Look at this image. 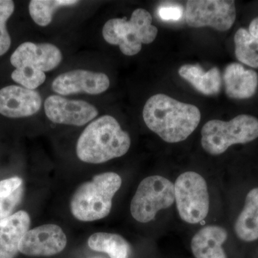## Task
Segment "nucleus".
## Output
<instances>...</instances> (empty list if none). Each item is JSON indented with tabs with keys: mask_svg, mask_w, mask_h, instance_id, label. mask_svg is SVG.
Here are the masks:
<instances>
[{
	"mask_svg": "<svg viewBox=\"0 0 258 258\" xmlns=\"http://www.w3.org/2000/svg\"><path fill=\"white\" fill-rule=\"evenodd\" d=\"M146 125L167 143L186 140L198 128L201 113L198 107L165 94L151 97L143 110Z\"/></svg>",
	"mask_w": 258,
	"mask_h": 258,
	"instance_id": "obj_1",
	"label": "nucleus"
},
{
	"mask_svg": "<svg viewBox=\"0 0 258 258\" xmlns=\"http://www.w3.org/2000/svg\"><path fill=\"white\" fill-rule=\"evenodd\" d=\"M131 138L117 120L103 115L86 127L78 140L76 153L80 160L102 164L128 152Z\"/></svg>",
	"mask_w": 258,
	"mask_h": 258,
	"instance_id": "obj_2",
	"label": "nucleus"
},
{
	"mask_svg": "<svg viewBox=\"0 0 258 258\" xmlns=\"http://www.w3.org/2000/svg\"><path fill=\"white\" fill-rule=\"evenodd\" d=\"M122 184L121 177L114 172H105L83 183L71 200V211L82 222H93L108 216L112 200Z\"/></svg>",
	"mask_w": 258,
	"mask_h": 258,
	"instance_id": "obj_3",
	"label": "nucleus"
},
{
	"mask_svg": "<svg viewBox=\"0 0 258 258\" xmlns=\"http://www.w3.org/2000/svg\"><path fill=\"white\" fill-rule=\"evenodd\" d=\"M158 29L152 25V17L145 9L134 10L129 20L111 19L103 28L104 40L118 45L122 53L132 56L142 50V44L152 43L157 36Z\"/></svg>",
	"mask_w": 258,
	"mask_h": 258,
	"instance_id": "obj_4",
	"label": "nucleus"
},
{
	"mask_svg": "<svg viewBox=\"0 0 258 258\" xmlns=\"http://www.w3.org/2000/svg\"><path fill=\"white\" fill-rule=\"evenodd\" d=\"M201 143L205 152L220 155L234 144H247L258 137V119L252 115H237L230 121L213 119L202 129Z\"/></svg>",
	"mask_w": 258,
	"mask_h": 258,
	"instance_id": "obj_5",
	"label": "nucleus"
},
{
	"mask_svg": "<svg viewBox=\"0 0 258 258\" xmlns=\"http://www.w3.org/2000/svg\"><path fill=\"white\" fill-rule=\"evenodd\" d=\"M175 202L174 184L164 176H148L139 184L131 203V213L137 221L147 223L161 210Z\"/></svg>",
	"mask_w": 258,
	"mask_h": 258,
	"instance_id": "obj_6",
	"label": "nucleus"
},
{
	"mask_svg": "<svg viewBox=\"0 0 258 258\" xmlns=\"http://www.w3.org/2000/svg\"><path fill=\"white\" fill-rule=\"evenodd\" d=\"M176 208L181 220L198 224L208 216L210 197L208 185L203 176L186 171L178 176L174 184Z\"/></svg>",
	"mask_w": 258,
	"mask_h": 258,
	"instance_id": "obj_7",
	"label": "nucleus"
},
{
	"mask_svg": "<svg viewBox=\"0 0 258 258\" xmlns=\"http://www.w3.org/2000/svg\"><path fill=\"white\" fill-rule=\"evenodd\" d=\"M185 20L191 28H211L225 32L236 19L235 2L232 0H190L186 2Z\"/></svg>",
	"mask_w": 258,
	"mask_h": 258,
	"instance_id": "obj_8",
	"label": "nucleus"
},
{
	"mask_svg": "<svg viewBox=\"0 0 258 258\" xmlns=\"http://www.w3.org/2000/svg\"><path fill=\"white\" fill-rule=\"evenodd\" d=\"M67 244V237L60 226L48 224L29 230L20 244V252L28 256L55 255Z\"/></svg>",
	"mask_w": 258,
	"mask_h": 258,
	"instance_id": "obj_9",
	"label": "nucleus"
},
{
	"mask_svg": "<svg viewBox=\"0 0 258 258\" xmlns=\"http://www.w3.org/2000/svg\"><path fill=\"white\" fill-rule=\"evenodd\" d=\"M47 118L59 124L81 126L96 118L98 110L87 102L69 100L60 96H50L45 100Z\"/></svg>",
	"mask_w": 258,
	"mask_h": 258,
	"instance_id": "obj_10",
	"label": "nucleus"
},
{
	"mask_svg": "<svg viewBox=\"0 0 258 258\" xmlns=\"http://www.w3.org/2000/svg\"><path fill=\"white\" fill-rule=\"evenodd\" d=\"M60 50L50 43L24 42L13 52L10 62L16 69L47 71L55 69L62 61Z\"/></svg>",
	"mask_w": 258,
	"mask_h": 258,
	"instance_id": "obj_11",
	"label": "nucleus"
},
{
	"mask_svg": "<svg viewBox=\"0 0 258 258\" xmlns=\"http://www.w3.org/2000/svg\"><path fill=\"white\" fill-rule=\"evenodd\" d=\"M109 86V79L106 74L83 70L64 73L57 76L52 84L53 91L60 95L79 93L100 94Z\"/></svg>",
	"mask_w": 258,
	"mask_h": 258,
	"instance_id": "obj_12",
	"label": "nucleus"
},
{
	"mask_svg": "<svg viewBox=\"0 0 258 258\" xmlns=\"http://www.w3.org/2000/svg\"><path fill=\"white\" fill-rule=\"evenodd\" d=\"M42 106L40 93L35 90L9 86L0 90V114L8 118H23L35 114Z\"/></svg>",
	"mask_w": 258,
	"mask_h": 258,
	"instance_id": "obj_13",
	"label": "nucleus"
},
{
	"mask_svg": "<svg viewBox=\"0 0 258 258\" xmlns=\"http://www.w3.org/2000/svg\"><path fill=\"white\" fill-rule=\"evenodd\" d=\"M30 217L28 212L18 211L0 220V258H15L20 244L28 232Z\"/></svg>",
	"mask_w": 258,
	"mask_h": 258,
	"instance_id": "obj_14",
	"label": "nucleus"
},
{
	"mask_svg": "<svg viewBox=\"0 0 258 258\" xmlns=\"http://www.w3.org/2000/svg\"><path fill=\"white\" fill-rule=\"evenodd\" d=\"M225 92L234 99H247L253 96L258 86V75L252 70L244 69L242 64L232 62L223 74Z\"/></svg>",
	"mask_w": 258,
	"mask_h": 258,
	"instance_id": "obj_15",
	"label": "nucleus"
},
{
	"mask_svg": "<svg viewBox=\"0 0 258 258\" xmlns=\"http://www.w3.org/2000/svg\"><path fill=\"white\" fill-rule=\"evenodd\" d=\"M227 239L225 228L208 225L195 234L191 242V248L196 258H227L222 244Z\"/></svg>",
	"mask_w": 258,
	"mask_h": 258,
	"instance_id": "obj_16",
	"label": "nucleus"
},
{
	"mask_svg": "<svg viewBox=\"0 0 258 258\" xmlns=\"http://www.w3.org/2000/svg\"><path fill=\"white\" fill-rule=\"evenodd\" d=\"M179 74L205 96L218 94L221 90L222 77L218 68L205 71L199 64H184L179 69Z\"/></svg>",
	"mask_w": 258,
	"mask_h": 258,
	"instance_id": "obj_17",
	"label": "nucleus"
},
{
	"mask_svg": "<svg viewBox=\"0 0 258 258\" xmlns=\"http://www.w3.org/2000/svg\"><path fill=\"white\" fill-rule=\"evenodd\" d=\"M235 232L240 240L250 242L258 239V187L249 191L243 210L237 217Z\"/></svg>",
	"mask_w": 258,
	"mask_h": 258,
	"instance_id": "obj_18",
	"label": "nucleus"
},
{
	"mask_svg": "<svg viewBox=\"0 0 258 258\" xmlns=\"http://www.w3.org/2000/svg\"><path fill=\"white\" fill-rule=\"evenodd\" d=\"M90 248L105 252L111 258H128L130 246L122 236L108 232H96L88 240Z\"/></svg>",
	"mask_w": 258,
	"mask_h": 258,
	"instance_id": "obj_19",
	"label": "nucleus"
},
{
	"mask_svg": "<svg viewBox=\"0 0 258 258\" xmlns=\"http://www.w3.org/2000/svg\"><path fill=\"white\" fill-rule=\"evenodd\" d=\"M235 55L242 63L258 68V39L249 33L248 30L240 28L234 37Z\"/></svg>",
	"mask_w": 258,
	"mask_h": 258,
	"instance_id": "obj_20",
	"label": "nucleus"
},
{
	"mask_svg": "<svg viewBox=\"0 0 258 258\" xmlns=\"http://www.w3.org/2000/svg\"><path fill=\"white\" fill-rule=\"evenodd\" d=\"M75 0H32L29 5V12L33 21L40 26L45 27L52 21L54 13L62 7L77 4Z\"/></svg>",
	"mask_w": 258,
	"mask_h": 258,
	"instance_id": "obj_21",
	"label": "nucleus"
},
{
	"mask_svg": "<svg viewBox=\"0 0 258 258\" xmlns=\"http://www.w3.org/2000/svg\"><path fill=\"white\" fill-rule=\"evenodd\" d=\"M14 10V2L0 0V56L6 53L11 45V38L7 30L6 23Z\"/></svg>",
	"mask_w": 258,
	"mask_h": 258,
	"instance_id": "obj_22",
	"label": "nucleus"
},
{
	"mask_svg": "<svg viewBox=\"0 0 258 258\" xmlns=\"http://www.w3.org/2000/svg\"><path fill=\"white\" fill-rule=\"evenodd\" d=\"M11 77L15 82L30 90L36 89L46 79L45 73L26 69H15L12 74Z\"/></svg>",
	"mask_w": 258,
	"mask_h": 258,
	"instance_id": "obj_23",
	"label": "nucleus"
},
{
	"mask_svg": "<svg viewBox=\"0 0 258 258\" xmlns=\"http://www.w3.org/2000/svg\"><path fill=\"white\" fill-rule=\"evenodd\" d=\"M23 195V188L21 186L9 198H0V220L11 215L12 212L21 201Z\"/></svg>",
	"mask_w": 258,
	"mask_h": 258,
	"instance_id": "obj_24",
	"label": "nucleus"
},
{
	"mask_svg": "<svg viewBox=\"0 0 258 258\" xmlns=\"http://www.w3.org/2000/svg\"><path fill=\"white\" fill-rule=\"evenodd\" d=\"M158 13L164 21H177L184 14V10L179 5L168 4L161 6Z\"/></svg>",
	"mask_w": 258,
	"mask_h": 258,
	"instance_id": "obj_25",
	"label": "nucleus"
},
{
	"mask_svg": "<svg viewBox=\"0 0 258 258\" xmlns=\"http://www.w3.org/2000/svg\"><path fill=\"white\" fill-rule=\"evenodd\" d=\"M23 183V179L18 176L2 180L0 181V198H9L21 187Z\"/></svg>",
	"mask_w": 258,
	"mask_h": 258,
	"instance_id": "obj_26",
	"label": "nucleus"
},
{
	"mask_svg": "<svg viewBox=\"0 0 258 258\" xmlns=\"http://www.w3.org/2000/svg\"><path fill=\"white\" fill-rule=\"evenodd\" d=\"M248 31L251 35L258 39V17L252 20L249 24Z\"/></svg>",
	"mask_w": 258,
	"mask_h": 258,
	"instance_id": "obj_27",
	"label": "nucleus"
}]
</instances>
